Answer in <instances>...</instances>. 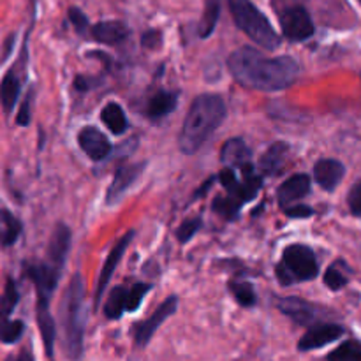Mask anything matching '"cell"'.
Listing matches in <instances>:
<instances>
[{"label":"cell","mask_w":361,"mask_h":361,"mask_svg":"<svg viewBox=\"0 0 361 361\" xmlns=\"http://www.w3.org/2000/svg\"><path fill=\"white\" fill-rule=\"evenodd\" d=\"M228 67L240 85L261 92L284 90L295 83L300 73L298 62L291 56L270 59L250 46L233 51Z\"/></svg>","instance_id":"6da1fadb"},{"label":"cell","mask_w":361,"mask_h":361,"mask_svg":"<svg viewBox=\"0 0 361 361\" xmlns=\"http://www.w3.org/2000/svg\"><path fill=\"white\" fill-rule=\"evenodd\" d=\"M224 116L226 104L219 95L204 94L196 97L180 133V150L183 154H194L200 150L204 141L217 130Z\"/></svg>","instance_id":"7a4b0ae2"},{"label":"cell","mask_w":361,"mask_h":361,"mask_svg":"<svg viewBox=\"0 0 361 361\" xmlns=\"http://www.w3.org/2000/svg\"><path fill=\"white\" fill-rule=\"evenodd\" d=\"M85 284L80 274H76L67 288L62 303L63 335L66 351L71 360H78L83 353L85 338Z\"/></svg>","instance_id":"3957f363"},{"label":"cell","mask_w":361,"mask_h":361,"mask_svg":"<svg viewBox=\"0 0 361 361\" xmlns=\"http://www.w3.org/2000/svg\"><path fill=\"white\" fill-rule=\"evenodd\" d=\"M229 11L236 27L245 32L261 48L274 51L281 46V35L275 32L268 18L250 0H229Z\"/></svg>","instance_id":"277c9868"},{"label":"cell","mask_w":361,"mask_h":361,"mask_svg":"<svg viewBox=\"0 0 361 361\" xmlns=\"http://www.w3.org/2000/svg\"><path fill=\"white\" fill-rule=\"evenodd\" d=\"M319 274V264H317L316 254L307 245H289L284 250L282 263L277 264V277L284 286L293 282L312 281Z\"/></svg>","instance_id":"5b68a950"},{"label":"cell","mask_w":361,"mask_h":361,"mask_svg":"<svg viewBox=\"0 0 361 361\" xmlns=\"http://www.w3.org/2000/svg\"><path fill=\"white\" fill-rule=\"evenodd\" d=\"M279 18H281L282 34H284L289 41L300 42L312 37L314 23L305 7H288V9H284L282 13H279Z\"/></svg>","instance_id":"8992f818"},{"label":"cell","mask_w":361,"mask_h":361,"mask_svg":"<svg viewBox=\"0 0 361 361\" xmlns=\"http://www.w3.org/2000/svg\"><path fill=\"white\" fill-rule=\"evenodd\" d=\"M28 279L34 282L37 291V305H49L51 293L60 279V270L49 263H30L25 267Z\"/></svg>","instance_id":"52a82bcc"},{"label":"cell","mask_w":361,"mask_h":361,"mask_svg":"<svg viewBox=\"0 0 361 361\" xmlns=\"http://www.w3.org/2000/svg\"><path fill=\"white\" fill-rule=\"evenodd\" d=\"M176 309H178V298H176V296H169L168 300H164V302L159 305V309L154 312V316H150L145 323H141L140 326H137L136 344L140 345V348H145V345L150 342V338L154 337L155 331L161 328V324L176 312Z\"/></svg>","instance_id":"ba28073f"},{"label":"cell","mask_w":361,"mask_h":361,"mask_svg":"<svg viewBox=\"0 0 361 361\" xmlns=\"http://www.w3.org/2000/svg\"><path fill=\"white\" fill-rule=\"evenodd\" d=\"M344 334V328L338 326L334 323H324L312 326L298 342L300 351H314V349L324 348V345L331 344L337 338L342 337Z\"/></svg>","instance_id":"9c48e42d"},{"label":"cell","mask_w":361,"mask_h":361,"mask_svg":"<svg viewBox=\"0 0 361 361\" xmlns=\"http://www.w3.org/2000/svg\"><path fill=\"white\" fill-rule=\"evenodd\" d=\"M133 236H134V231H129L126 236H122V238L118 240V243H116V245L111 249V252L108 254V257H106L104 267H102L101 275H99L97 289H95V305L101 302L102 295H104L106 286H108L109 281H111L113 274H115V270H116V264H118L120 259H122L123 252H126L127 247H129L130 242H133Z\"/></svg>","instance_id":"30bf717a"},{"label":"cell","mask_w":361,"mask_h":361,"mask_svg":"<svg viewBox=\"0 0 361 361\" xmlns=\"http://www.w3.org/2000/svg\"><path fill=\"white\" fill-rule=\"evenodd\" d=\"M145 164H127L122 168L116 169L115 176H113V182L108 189V196H106V203L115 204L118 203L123 197V194L134 185L140 175L143 173Z\"/></svg>","instance_id":"8fae6325"},{"label":"cell","mask_w":361,"mask_h":361,"mask_svg":"<svg viewBox=\"0 0 361 361\" xmlns=\"http://www.w3.org/2000/svg\"><path fill=\"white\" fill-rule=\"evenodd\" d=\"M78 143H80L81 150L92 159V161H102L111 152V145L106 140L104 134L95 127H85L78 134Z\"/></svg>","instance_id":"7c38bea8"},{"label":"cell","mask_w":361,"mask_h":361,"mask_svg":"<svg viewBox=\"0 0 361 361\" xmlns=\"http://www.w3.org/2000/svg\"><path fill=\"white\" fill-rule=\"evenodd\" d=\"M221 161L226 168H247L252 166V152L247 147V143L240 137H231L224 143L221 150Z\"/></svg>","instance_id":"4fadbf2b"},{"label":"cell","mask_w":361,"mask_h":361,"mask_svg":"<svg viewBox=\"0 0 361 361\" xmlns=\"http://www.w3.org/2000/svg\"><path fill=\"white\" fill-rule=\"evenodd\" d=\"M71 249V229L66 224H59L53 231L48 245V263L62 271Z\"/></svg>","instance_id":"5bb4252c"},{"label":"cell","mask_w":361,"mask_h":361,"mask_svg":"<svg viewBox=\"0 0 361 361\" xmlns=\"http://www.w3.org/2000/svg\"><path fill=\"white\" fill-rule=\"evenodd\" d=\"M309 192H310L309 176L303 175V173H300V175H293L291 178H288L281 187H279L277 190L279 203H281V207L288 208L289 204L302 200V197H305Z\"/></svg>","instance_id":"9a60e30c"},{"label":"cell","mask_w":361,"mask_h":361,"mask_svg":"<svg viewBox=\"0 0 361 361\" xmlns=\"http://www.w3.org/2000/svg\"><path fill=\"white\" fill-rule=\"evenodd\" d=\"M345 175V168L342 162L335 161V159H323L314 168V176L316 182L323 187L324 190L337 189L338 183L342 182Z\"/></svg>","instance_id":"2e32d148"},{"label":"cell","mask_w":361,"mask_h":361,"mask_svg":"<svg viewBox=\"0 0 361 361\" xmlns=\"http://www.w3.org/2000/svg\"><path fill=\"white\" fill-rule=\"evenodd\" d=\"M279 310L282 314H286L288 317H291L295 323L307 326V324H312L316 321L317 310L314 309V305H310L309 302L300 298H282L277 303Z\"/></svg>","instance_id":"e0dca14e"},{"label":"cell","mask_w":361,"mask_h":361,"mask_svg":"<svg viewBox=\"0 0 361 361\" xmlns=\"http://www.w3.org/2000/svg\"><path fill=\"white\" fill-rule=\"evenodd\" d=\"M92 35L102 44H120L129 37V27L123 21H101L92 27Z\"/></svg>","instance_id":"ac0fdd59"},{"label":"cell","mask_w":361,"mask_h":361,"mask_svg":"<svg viewBox=\"0 0 361 361\" xmlns=\"http://www.w3.org/2000/svg\"><path fill=\"white\" fill-rule=\"evenodd\" d=\"M288 154H289L288 143H282V141L274 143L267 152H264L263 157H261L259 161L261 171H263L264 175H270V176L281 173L282 166H284L286 159H288Z\"/></svg>","instance_id":"d6986e66"},{"label":"cell","mask_w":361,"mask_h":361,"mask_svg":"<svg viewBox=\"0 0 361 361\" xmlns=\"http://www.w3.org/2000/svg\"><path fill=\"white\" fill-rule=\"evenodd\" d=\"M21 83L20 78H18L16 69H11L6 76L2 78V83H0V102H2V108L6 113H11L16 106L18 97H20Z\"/></svg>","instance_id":"ffe728a7"},{"label":"cell","mask_w":361,"mask_h":361,"mask_svg":"<svg viewBox=\"0 0 361 361\" xmlns=\"http://www.w3.org/2000/svg\"><path fill=\"white\" fill-rule=\"evenodd\" d=\"M101 120L115 136L123 134L127 130V127H129V122H127V116L126 113H123L122 106L116 104V102H108V104L102 108Z\"/></svg>","instance_id":"44dd1931"},{"label":"cell","mask_w":361,"mask_h":361,"mask_svg":"<svg viewBox=\"0 0 361 361\" xmlns=\"http://www.w3.org/2000/svg\"><path fill=\"white\" fill-rule=\"evenodd\" d=\"M37 324L42 342H44L46 355L53 356V348H55V319H53L51 312H49V305H37Z\"/></svg>","instance_id":"7402d4cb"},{"label":"cell","mask_w":361,"mask_h":361,"mask_svg":"<svg viewBox=\"0 0 361 361\" xmlns=\"http://www.w3.org/2000/svg\"><path fill=\"white\" fill-rule=\"evenodd\" d=\"M21 233V222L9 210L0 208V245L11 247L16 243Z\"/></svg>","instance_id":"603a6c76"},{"label":"cell","mask_w":361,"mask_h":361,"mask_svg":"<svg viewBox=\"0 0 361 361\" xmlns=\"http://www.w3.org/2000/svg\"><path fill=\"white\" fill-rule=\"evenodd\" d=\"M175 108H176V95L171 94V92L161 90L157 92L150 101H148L147 111L152 118H161V116L171 113Z\"/></svg>","instance_id":"cb8c5ba5"},{"label":"cell","mask_w":361,"mask_h":361,"mask_svg":"<svg viewBox=\"0 0 361 361\" xmlns=\"http://www.w3.org/2000/svg\"><path fill=\"white\" fill-rule=\"evenodd\" d=\"M219 16H221V0H204L203 18L200 21V28H197L200 37L207 39L214 34Z\"/></svg>","instance_id":"d4e9b609"},{"label":"cell","mask_w":361,"mask_h":361,"mask_svg":"<svg viewBox=\"0 0 361 361\" xmlns=\"http://www.w3.org/2000/svg\"><path fill=\"white\" fill-rule=\"evenodd\" d=\"M127 298H129V291L123 286H118V288L113 289L104 307L106 317L113 321L120 319L122 314L127 310Z\"/></svg>","instance_id":"484cf974"},{"label":"cell","mask_w":361,"mask_h":361,"mask_svg":"<svg viewBox=\"0 0 361 361\" xmlns=\"http://www.w3.org/2000/svg\"><path fill=\"white\" fill-rule=\"evenodd\" d=\"M18 302H20V293H18L16 284H14L13 279H7L4 295L0 296V323L6 319H9V316L13 314V310L16 309Z\"/></svg>","instance_id":"4316f807"},{"label":"cell","mask_w":361,"mask_h":361,"mask_svg":"<svg viewBox=\"0 0 361 361\" xmlns=\"http://www.w3.org/2000/svg\"><path fill=\"white\" fill-rule=\"evenodd\" d=\"M328 361H361V342L348 341L328 355Z\"/></svg>","instance_id":"83f0119b"},{"label":"cell","mask_w":361,"mask_h":361,"mask_svg":"<svg viewBox=\"0 0 361 361\" xmlns=\"http://www.w3.org/2000/svg\"><path fill=\"white\" fill-rule=\"evenodd\" d=\"M229 289H231L236 302H238L242 307L256 305L257 296H256V291H254L252 284H249V282H242V281H233L229 282Z\"/></svg>","instance_id":"f1b7e54d"},{"label":"cell","mask_w":361,"mask_h":361,"mask_svg":"<svg viewBox=\"0 0 361 361\" xmlns=\"http://www.w3.org/2000/svg\"><path fill=\"white\" fill-rule=\"evenodd\" d=\"M25 331L23 321H2L0 323V342L4 344H16Z\"/></svg>","instance_id":"f546056e"},{"label":"cell","mask_w":361,"mask_h":361,"mask_svg":"<svg viewBox=\"0 0 361 361\" xmlns=\"http://www.w3.org/2000/svg\"><path fill=\"white\" fill-rule=\"evenodd\" d=\"M349 282L348 275L342 271V263H334L324 274V284L331 289V291H341L345 288Z\"/></svg>","instance_id":"4dcf8cb0"},{"label":"cell","mask_w":361,"mask_h":361,"mask_svg":"<svg viewBox=\"0 0 361 361\" xmlns=\"http://www.w3.org/2000/svg\"><path fill=\"white\" fill-rule=\"evenodd\" d=\"M240 207H242V204L236 203V201L231 200L229 196L217 197V200L214 201V210L217 212V214H221L224 219H228V221H235V219L238 217Z\"/></svg>","instance_id":"1f68e13d"},{"label":"cell","mask_w":361,"mask_h":361,"mask_svg":"<svg viewBox=\"0 0 361 361\" xmlns=\"http://www.w3.org/2000/svg\"><path fill=\"white\" fill-rule=\"evenodd\" d=\"M150 288H152L150 284H143V282H137V284H134L133 288L129 289V298H127V310H129V312H134V310H136L137 307L141 305L145 295L150 291Z\"/></svg>","instance_id":"d6a6232c"},{"label":"cell","mask_w":361,"mask_h":361,"mask_svg":"<svg viewBox=\"0 0 361 361\" xmlns=\"http://www.w3.org/2000/svg\"><path fill=\"white\" fill-rule=\"evenodd\" d=\"M201 228V219L194 217L189 219V221L183 222L178 229H176V238H178L180 243H187Z\"/></svg>","instance_id":"836d02e7"},{"label":"cell","mask_w":361,"mask_h":361,"mask_svg":"<svg viewBox=\"0 0 361 361\" xmlns=\"http://www.w3.org/2000/svg\"><path fill=\"white\" fill-rule=\"evenodd\" d=\"M67 16H69V21H71V23H73V27L76 28L78 34L83 35L85 32H87L88 18L85 16L83 11L78 9V7H71L69 13H67Z\"/></svg>","instance_id":"e575fe53"},{"label":"cell","mask_w":361,"mask_h":361,"mask_svg":"<svg viewBox=\"0 0 361 361\" xmlns=\"http://www.w3.org/2000/svg\"><path fill=\"white\" fill-rule=\"evenodd\" d=\"M348 203H349V210H351V214L356 215V217H361V180L360 182H356L355 185H353V189L349 190Z\"/></svg>","instance_id":"d590c367"},{"label":"cell","mask_w":361,"mask_h":361,"mask_svg":"<svg viewBox=\"0 0 361 361\" xmlns=\"http://www.w3.org/2000/svg\"><path fill=\"white\" fill-rule=\"evenodd\" d=\"M30 104H32V92L27 95V99L23 101V104L20 106V111H18L16 122L18 126L27 127L32 120V111H30Z\"/></svg>","instance_id":"8d00e7d4"},{"label":"cell","mask_w":361,"mask_h":361,"mask_svg":"<svg viewBox=\"0 0 361 361\" xmlns=\"http://www.w3.org/2000/svg\"><path fill=\"white\" fill-rule=\"evenodd\" d=\"M141 44L147 49H155L162 44V34L159 30H147L141 35Z\"/></svg>","instance_id":"74e56055"},{"label":"cell","mask_w":361,"mask_h":361,"mask_svg":"<svg viewBox=\"0 0 361 361\" xmlns=\"http://www.w3.org/2000/svg\"><path fill=\"white\" fill-rule=\"evenodd\" d=\"M284 214L291 219H305L314 215V210L310 207H305V204H296V207L284 208Z\"/></svg>","instance_id":"f35d334b"},{"label":"cell","mask_w":361,"mask_h":361,"mask_svg":"<svg viewBox=\"0 0 361 361\" xmlns=\"http://www.w3.org/2000/svg\"><path fill=\"white\" fill-rule=\"evenodd\" d=\"M16 361H34V356H32V353L28 351V349H25V351H21V355L18 356Z\"/></svg>","instance_id":"ab89813d"},{"label":"cell","mask_w":361,"mask_h":361,"mask_svg":"<svg viewBox=\"0 0 361 361\" xmlns=\"http://www.w3.org/2000/svg\"><path fill=\"white\" fill-rule=\"evenodd\" d=\"M360 4H361V0H360Z\"/></svg>","instance_id":"60d3db41"}]
</instances>
